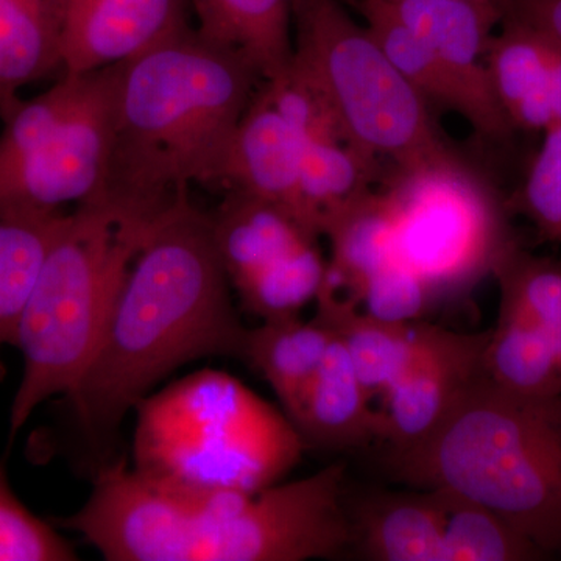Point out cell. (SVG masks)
Instances as JSON below:
<instances>
[{"label":"cell","instance_id":"cell-1","mask_svg":"<svg viewBox=\"0 0 561 561\" xmlns=\"http://www.w3.org/2000/svg\"><path fill=\"white\" fill-rule=\"evenodd\" d=\"M345 465L257 491H179L140 478L127 460L99 467L83 508L57 526L110 561H305L353 542Z\"/></svg>","mask_w":561,"mask_h":561},{"label":"cell","instance_id":"cell-2","mask_svg":"<svg viewBox=\"0 0 561 561\" xmlns=\"http://www.w3.org/2000/svg\"><path fill=\"white\" fill-rule=\"evenodd\" d=\"M245 327L209 214L171 210L133 261L102 341L66 397L84 437L110 449L122 421L165 376L203 357L242 360Z\"/></svg>","mask_w":561,"mask_h":561},{"label":"cell","instance_id":"cell-3","mask_svg":"<svg viewBox=\"0 0 561 561\" xmlns=\"http://www.w3.org/2000/svg\"><path fill=\"white\" fill-rule=\"evenodd\" d=\"M113 69L108 161L91 202L154 227L191 201L192 184L220 186L262 77L241 51L194 28Z\"/></svg>","mask_w":561,"mask_h":561},{"label":"cell","instance_id":"cell-4","mask_svg":"<svg viewBox=\"0 0 561 561\" xmlns=\"http://www.w3.org/2000/svg\"><path fill=\"white\" fill-rule=\"evenodd\" d=\"M412 489L451 490L561 557V394L501 389L482 373L438 430L391 457Z\"/></svg>","mask_w":561,"mask_h":561},{"label":"cell","instance_id":"cell-5","mask_svg":"<svg viewBox=\"0 0 561 561\" xmlns=\"http://www.w3.org/2000/svg\"><path fill=\"white\" fill-rule=\"evenodd\" d=\"M135 411L133 470L161 489H267L306 446L289 416L224 371L192 373Z\"/></svg>","mask_w":561,"mask_h":561},{"label":"cell","instance_id":"cell-6","mask_svg":"<svg viewBox=\"0 0 561 561\" xmlns=\"http://www.w3.org/2000/svg\"><path fill=\"white\" fill-rule=\"evenodd\" d=\"M154 227L95 202L80 203L68 214L18 331L24 375L11 405V440L44 401L68 394L79 382Z\"/></svg>","mask_w":561,"mask_h":561},{"label":"cell","instance_id":"cell-7","mask_svg":"<svg viewBox=\"0 0 561 561\" xmlns=\"http://www.w3.org/2000/svg\"><path fill=\"white\" fill-rule=\"evenodd\" d=\"M294 58L316 77L346 140L405 168L449 151L430 103L341 0H290Z\"/></svg>","mask_w":561,"mask_h":561},{"label":"cell","instance_id":"cell-8","mask_svg":"<svg viewBox=\"0 0 561 561\" xmlns=\"http://www.w3.org/2000/svg\"><path fill=\"white\" fill-rule=\"evenodd\" d=\"M114 69L69 76L0 113V213H60L102 190L113 119Z\"/></svg>","mask_w":561,"mask_h":561},{"label":"cell","instance_id":"cell-9","mask_svg":"<svg viewBox=\"0 0 561 561\" xmlns=\"http://www.w3.org/2000/svg\"><path fill=\"white\" fill-rule=\"evenodd\" d=\"M381 187L393 216V257L424 279L438 302L474 289L516 245L508 205L451 150L391 168Z\"/></svg>","mask_w":561,"mask_h":561},{"label":"cell","instance_id":"cell-10","mask_svg":"<svg viewBox=\"0 0 561 561\" xmlns=\"http://www.w3.org/2000/svg\"><path fill=\"white\" fill-rule=\"evenodd\" d=\"M490 331L457 332L423 323L404 370L383 394V438L391 457L430 438L482 373Z\"/></svg>","mask_w":561,"mask_h":561},{"label":"cell","instance_id":"cell-11","mask_svg":"<svg viewBox=\"0 0 561 561\" xmlns=\"http://www.w3.org/2000/svg\"><path fill=\"white\" fill-rule=\"evenodd\" d=\"M190 0H62V73L130 61L191 31Z\"/></svg>","mask_w":561,"mask_h":561},{"label":"cell","instance_id":"cell-12","mask_svg":"<svg viewBox=\"0 0 561 561\" xmlns=\"http://www.w3.org/2000/svg\"><path fill=\"white\" fill-rule=\"evenodd\" d=\"M491 87L513 127L545 133L561 124V46L545 33L501 21L485 54Z\"/></svg>","mask_w":561,"mask_h":561},{"label":"cell","instance_id":"cell-13","mask_svg":"<svg viewBox=\"0 0 561 561\" xmlns=\"http://www.w3.org/2000/svg\"><path fill=\"white\" fill-rule=\"evenodd\" d=\"M220 186L271 202L305 228L300 139L268 101L262 81L232 138Z\"/></svg>","mask_w":561,"mask_h":561},{"label":"cell","instance_id":"cell-14","mask_svg":"<svg viewBox=\"0 0 561 561\" xmlns=\"http://www.w3.org/2000/svg\"><path fill=\"white\" fill-rule=\"evenodd\" d=\"M378 2L419 35L463 80L479 101L502 111L485 62L491 36L504 16L500 5L479 0Z\"/></svg>","mask_w":561,"mask_h":561},{"label":"cell","instance_id":"cell-15","mask_svg":"<svg viewBox=\"0 0 561 561\" xmlns=\"http://www.w3.org/2000/svg\"><path fill=\"white\" fill-rule=\"evenodd\" d=\"M381 491L365 497L353 518V545L375 561H448L446 491Z\"/></svg>","mask_w":561,"mask_h":561},{"label":"cell","instance_id":"cell-16","mask_svg":"<svg viewBox=\"0 0 561 561\" xmlns=\"http://www.w3.org/2000/svg\"><path fill=\"white\" fill-rule=\"evenodd\" d=\"M365 25L387 57L427 103L451 110L485 138L502 140L513 131L505 114L485 105L434 50L378 0H354Z\"/></svg>","mask_w":561,"mask_h":561},{"label":"cell","instance_id":"cell-17","mask_svg":"<svg viewBox=\"0 0 561 561\" xmlns=\"http://www.w3.org/2000/svg\"><path fill=\"white\" fill-rule=\"evenodd\" d=\"M348 351L334 334L319 370L291 415L306 445L359 448L383 438V415L375 411Z\"/></svg>","mask_w":561,"mask_h":561},{"label":"cell","instance_id":"cell-18","mask_svg":"<svg viewBox=\"0 0 561 561\" xmlns=\"http://www.w3.org/2000/svg\"><path fill=\"white\" fill-rule=\"evenodd\" d=\"M393 216L382 187L362 195L332 217L323 236L331 242L317 306L360 309L368 279L393 260Z\"/></svg>","mask_w":561,"mask_h":561},{"label":"cell","instance_id":"cell-19","mask_svg":"<svg viewBox=\"0 0 561 561\" xmlns=\"http://www.w3.org/2000/svg\"><path fill=\"white\" fill-rule=\"evenodd\" d=\"M209 217L232 290L275 267L302 243L319 239L287 210L241 191L228 190Z\"/></svg>","mask_w":561,"mask_h":561},{"label":"cell","instance_id":"cell-20","mask_svg":"<svg viewBox=\"0 0 561 561\" xmlns=\"http://www.w3.org/2000/svg\"><path fill=\"white\" fill-rule=\"evenodd\" d=\"M197 32L245 55L262 80L279 76L294 57L290 0H190Z\"/></svg>","mask_w":561,"mask_h":561},{"label":"cell","instance_id":"cell-21","mask_svg":"<svg viewBox=\"0 0 561 561\" xmlns=\"http://www.w3.org/2000/svg\"><path fill=\"white\" fill-rule=\"evenodd\" d=\"M334 332L319 320H267L247 332L242 362L264 376L291 419L319 370Z\"/></svg>","mask_w":561,"mask_h":561},{"label":"cell","instance_id":"cell-22","mask_svg":"<svg viewBox=\"0 0 561 561\" xmlns=\"http://www.w3.org/2000/svg\"><path fill=\"white\" fill-rule=\"evenodd\" d=\"M300 139V138H298ZM381 160L348 140L300 139L302 225L323 236L332 217L375 190Z\"/></svg>","mask_w":561,"mask_h":561},{"label":"cell","instance_id":"cell-23","mask_svg":"<svg viewBox=\"0 0 561 561\" xmlns=\"http://www.w3.org/2000/svg\"><path fill=\"white\" fill-rule=\"evenodd\" d=\"M61 10L62 0H0V113L61 69Z\"/></svg>","mask_w":561,"mask_h":561},{"label":"cell","instance_id":"cell-24","mask_svg":"<svg viewBox=\"0 0 561 561\" xmlns=\"http://www.w3.org/2000/svg\"><path fill=\"white\" fill-rule=\"evenodd\" d=\"M68 214L0 213V353L16 345L33 287ZM3 364L0 360V379Z\"/></svg>","mask_w":561,"mask_h":561},{"label":"cell","instance_id":"cell-25","mask_svg":"<svg viewBox=\"0 0 561 561\" xmlns=\"http://www.w3.org/2000/svg\"><path fill=\"white\" fill-rule=\"evenodd\" d=\"M483 373L523 397L561 394V362L545 334L523 312L500 300L496 327L483 350Z\"/></svg>","mask_w":561,"mask_h":561},{"label":"cell","instance_id":"cell-26","mask_svg":"<svg viewBox=\"0 0 561 561\" xmlns=\"http://www.w3.org/2000/svg\"><path fill=\"white\" fill-rule=\"evenodd\" d=\"M316 319L341 339L371 398L383 397L397 381L423 330V321L394 323L351 306L317 308Z\"/></svg>","mask_w":561,"mask_h":561},{"label":"cell","instance_id":"cell-27","mask_svg":"<svg viewBox=\"0 0 561 561\" xmlns=\"http://www.w3.org/2000/svg\"><path fill=\"white\" fill-rule=\"evenodd\" d=\"M493 276L500 300L523 312L561 362V262L535 256L516 243L497 262Z\"/></svg>","mask_w":561,"mask_h":561},{"label":"cell","instance_id":"cell-28","mask_svg":"<svg viewBox=\"0 0 561 561\" xmlns=\"http://www.w3.org/2000/svg\"><path fill=\"white\" fill-rule=\"evenodd\" d=\"M445 490V489H442ZM446 491L448 561H530L545 556L522 531L478 502Z\"/></svg>","mask_w":561,"mask_h":561},{"label":"cell","instance_id":"cell-29","mask_svg":"<svg viewBox=\"0 0 561 561\" xmlns=\"http://www.w3.org/2000/svg\"><path fill=\"white\" fill-rule=\"evenodd\" d=\"M327 273V261L316 241L302 243L275 267L254 276L239 287L243 308L262 320L297 317L316 300Z\"/></svg>","mask_w":561,"mask_h":561},{"label":"cell","instance_id":"cell-30","mask_svg":"<svg viewBox=\"0 0 561 561\" xmlns=\"http://www.w3.org/2000/svg\"><path fill=\"white\" fill-rule=\"evenodd\" d=\"M262 88L298 138L346 140L341 121L327 92L316 77L294 57L279 76L262 80Z\"/></svg>","mask_w":561,"mask_h":561},{"label":"cell","instance_id":"cell-31","mask_svg":"<svg viewBox=\"0 0 561 561\" xmlns=\"http://www.w3.org/2000/svg\"><path fill=\"white\" fill-rule=\"evenodd\" d=\"M69 560H77L72 546L18 500L0 461V561Z\"/></svg>","mask_w":561,"mask_h":561},{"label":"cell","instance_id":"cell-32","mask_svg":"<svg viewBox=\"0 0 561 561\" xmlns=\"http://www.w3.org/2000/svg\"><path fill=\"white\" fill-rule=\"evenodd\" d=\"M542 135L526 181L507 205L535 225L542 241L561 243V124Z\"/></svg>","mask_w":561,"mask_h":561},{"label":"cell","instance_id":"cell-33","mask_svg":"<svg viewBox=\"0 0 561 561\" xmlns=\"http://www.w3.org/2000/svg\"><path fill=\"white\" fill-rule=\"evenodd\" d=\"M437 305L440 302L424 279L393 257L368 279L360 311L394 323H413Z\"/></svg>","mask_w":561,"mask_h":561},{"label":"cell","instance_id":"cell-34","mask_svg":"<svg viewBox=\"0 0 561 561\" xmlns=\"http://www.w3.org/2000/svg\"><path fill=\"white\" fill-rule=\"evenodd\" d=\"M479 2L496 3V5H500L501 10H502V9H504V5H505V3L508 2V0H479ZM502 14H504V13H502Z\"/></svg>","mask_w":561,"mask_h":561}]
</instances>
